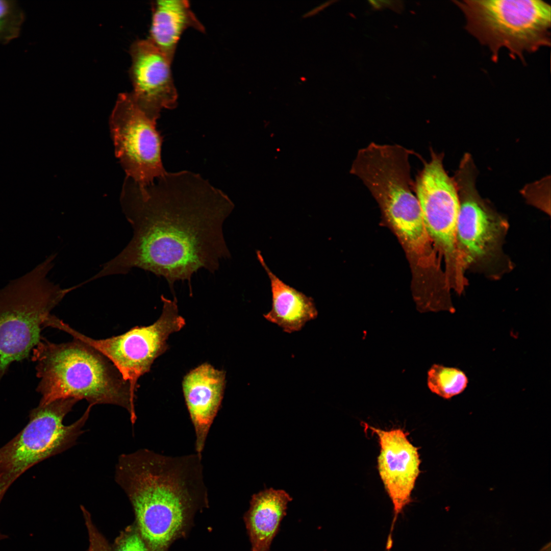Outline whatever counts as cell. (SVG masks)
<instances>
[{
    "mask_svg": "<svg viewBox=\"0 0 551 551\" xmlns=\"http://www.w3.org/2000/svg\"><path fill=\"white\" fill-rule=\"evenodd\" d=\"M120 203L132 238L94 280L139 268L164 278L171 290L176 282L188 281L192 294L193 273L201 268L214 273L231 257L223 224L234 205L198 174L167 172L146 186L127 177Z\"/></svg>",
    "mask_w": 551,
    "mask_h": 551,
    "instance_id": "1",
    "label": "cell"
},
{
    "mask_svg": "<svg viewBox=\"0 0 551 551\" xmlns=\"http://www.w3.org/2000/svg\"><path fill=\"white\" fill-rule=\"evenodd\" d=\"M115 480L132 503L137 529L150 551H167L207 498L202 455L197 453L171 457L140 449L123 454Z\"/></svg>",
    "mask_w": 551,
    "mask_h": 551,
    "instance_id": "2",
    "label": "cell"
},
{
    "mask_svg": "<svg viewBox=\"0 0 551 551\" xmlns=\"http://www.w3.org/2000/svg\"><path fill=\"white\" fill-rule=\"evenodd\" d=\"M32 352L39 379V405L68 398L85 399L92 407L116 405L124 408L135 423L136 397L128 382L97 350L77 339L56 343L42 337Z\"/></svg>",
    "mask_w": 551,
    "mask_h": 551,
    "instance_id": "3",
    "label": "cell"
},
{
    "mask_svg": "<svg viewBox=\"0 0 551 551\" xmlns=\"http://www.w3.org/2000/svg\"><path fill=\"white\" fill-rule=\"evenodd\" d=\"M55 258L52 254L0 289V382L11 363L30 355L42 338L52 311L73 290L48 278Z\"/></svg>",
    "mask_w": 551,
    "mask_h": 551,
    "instance_id": "4",
    "label": "cell"
},
{
    "mask_svg": "<svg viewBox=\"0 0 551 551\" xmlns=\"http://www.w3.org/2000/svg\"><path fill=\"white\" fill-rule=\"evenodd\" d=\"M466 18L465 29L487 46L494 62L506 48L524 63V54L550 45V5L541 0L453 1Z\"/></svg>",
    "mask_w": 551,
    "mask_h": 551,
    "instance_id": "5",
    "label": "cell"
},
{
    "mask_svg": "<svg viewBox=\"0 0 551 551\" xmlns=\"http://www.w3.org/2000/svg\"><path fill=\"white\" fill-rule=\"evenodd\" d=\"M78 401L68 398L39 405L30 412L25 427L0 448L1 497L31 467L76 444L92 407L89 405L77 420L65 425L64 417Z\"/></svg>",
    "mask_w": 551,
    "mask_h": 551,
    "instance_id": "6",
    "label": "cell"
},
{
    "mask_svg": "<svg viewBox=\"0 0 551 551\" xmlns=\"http://www.w3.org/2000/svg\"><path fill=\"white\" fill-rule=\"evenodd\" d=\"M461 167L456 180L460 202L457 251L465 272L469 270L498 280L513 268L504 249L509 224L479 195L466 164Z\"/></svg>",
    "mask_w": 551,
    "mask_h": 551,
    "instance_id": "7",
    "label": "cell"
},
{
    "mask_svg": "<svg viewBox=\"0 0 551 551\" xmlns=\"http://www.w3.org/2000/svg\"><path fill=\"white\" fill-rule=\"evenodd\" d=\"M443 158L442 154L431 149L430 160H422L414 191L434 247L444 260L447 282L456 288L467 281L456 243L459 196L456 180L445 171Z\"/></svg>",
    "mask_w": 551,
    "mask_h": 551,
    "instance_id": "8",
    "label": "cell"
},
{
    "mask_svg": "<svg viewBox=\"0 0 551 551\" xmlns=\"http://www.w3.org/2000/svg\"><path fill=\"white\" fill-rule=\"evenodd\" d=\"M163 309L160 317L148 326L135 327L126 333L110 338L95 339L74 330L55 317L52 328L59 329L97 350L108 359L128 382L136 397L138 381L150 370L152 365L167 348L170 334L180 331L185 324L179 314L177 299L161 296Z\"/></svg>",
    "mask_w": 551,
    "mask_h": 551,
    "instance_id": "9",
    "label": "cell"
},
{
    "mask_svg": "<svg viewBox=\"0 0 551 551\" xmlns=\"http://www.w3.org/2000/svg\"><path fill=\"white\" fill-rule=\"evenodd\" d=\"M156 124L137 107L130 93L119 94L110 118L115 155L127 177L141 186L167 173L161 160L162 137Z\"/></svg>",
    "mask_w": 551,
    "mask_h": 551,
    "instance_id": "10",
    "label": "cell"
},
{
    "mask_svg": "<svg viewBox=\"0 0 551 551\" xmlns=\"http://www.w3.org/2000/svg\"><path fill=\"white\" fill-rule=\"evenodd\" d=\"M375 434L380 445L378 470L393 506L394 517L387 545H392V533L397 516L412 501L411 494L420 474L421 460L418 448L400 428L383 430L364 423Z\"/></svg>",
    "mask_w": 551,
    "mask_h": 551,
    "instance_id": "11",
    "label": "cell"
},
{
    "mask_svg": "<svg viewBox=\"0 0 551 551\" xmlns=\"http://www.w3.org/2000/svg\"><path fill=\"white\" fill-rule=\"evenodd\" d=\"M130 53L132 98L137 107L156 122L162 109H172L177 105L172 62L147 38L134 41Z\"/></svg>",
    "mask_w": 551,
    "mask_h": 551,
    "instance_id": "12",
    "label": "cell"
},
{
    "mask_svg": "<svg viewBox=\"0 0 551 551\" xmlns=\"http://www.w3.org/2000/svg\"><path fill=\"white\" fill-rule=\"evenodd\" d=\"M225 372L208 363L190 371L182 382L184 396L195 433L196 453L202 455L210 427L222 400Z\"/></svg>",
    "mask_w": 551,
    "mask_h": 551,
    "instance_id": "13",
    "label": "cell"
},
{
    "mask_svg": "<svg viewBox=\"0 0 551 551\" xmlns=\"http://www.w3.org/2000/svg\"><path fill=\"white\" fill-rule=\"evenodd\" d=\"M257 259L267 273L270 283L271 309L263 315L287 333L300 331L307 322L316 319L318 311L312 297L287 285L267 266L260 251Z\"/></svg>",
    "mask_w": 551,
    "mask_h": 551,
    "instance_id": "14",
    "label": "cell"
},
{
    "mask_svg": "<svg viewBox=\"0 0 551 551\" xmlns=\"http://www.w3.org/2000/svg\"><path fill=\"white\" fill-rule=\"evenodd\" d=\"M152 21L147 39L171 62L180 39L187 29L204 32L205 27L186 0H161L152 4Z\"/></svg>",
    "mask_w": 551,
    "mask_h": 551,
    "instance_id": "15",
    "label": "cell"
},
{
    "mask_svg": "<svg viewBox=\"0 0 551 551\" xmlns=\"http://www.w3.org/2000/svg\"><path fill=\"white\" fill-rule=\"evenodd\" d=\"M292 498L285 491L265 489L252 496L244 522L252 551H269Z\"/></svg>",
    "mask_w": 551,
    "mask_h": 551,
    "instance_id": "16",
    "label": "cell"
},
{
    "mask_svg": "<svg viewBox=\"0 0 551 551\" xmlns=\"http://www.w3.org/2000/svg\"><path fill=\"white\" fill-rule=\"evenodd\" d=\"M468 383L466 375L458 368L434 364L428 372L429 389L444 399H449L462 393Z\"/></svg>",
    "mask_w": 551,
    "mask_h": 551,
    "instance_id": "17",
    "label": "cell"
},
{
    "mask_svg": "<svg viewBox=\"0 0 551 551\" xmlns=\"http://www.w3.org/2000/svg\"><path fill=\"white\" fill-rule=\"evenodd\" d=\"M25 13L16 1L0 0V45L9 43L20 35Z\"/></svg>",
    "mask_w": 551,
    "mask_h": 551,
    "instance_id": "18",
    "label": "cell"
},
{
    "mask_svg": "<svg viewBox=\"0 0 551 551\" xmlns=\"http://www.w3.org/2000/svg\"><path fill=\"white\" fill-rule=\"evenodd\" d=\"M113 551H150L137 529L122 533L117 539Z\"/></svg>",
    "mask_w": 551,
    "mask_h": 551,
    "instance_id": "19",
    "label": "cell"
},
{
    "mask_svg": "<svg viewBox=\"0 0 551 551\" xmlns=\"http://www.w3.org/2000/svg\"><path fill=\"white\" fill-rule=\"evenodd\" d=\"M87 523L89 536L88 551H110L106 540L93 527L90 519L87 521Z\"/></svg>",
    "mask_w": 551,
    "mask_h": 551,
    "instance_id": "20",
    "label": "cell"
},
{
    "mask_svg": "<svg viewBox=\"0 0 551 551\" xmlns=\"http://www.w3.org/2000/svg\"><path fill=\"white\" fill-rule=\"evenodd\" d=\"M332 2H334V1H329L325 2L320 4V5L318 6L317 7L314 8V9H312L310 11L306 13L303 16V17L306 18V17H310V16H313L314 15H315L318 12L322 10L323 9H324L325 8L327 7L330 5H331Z\"/></svg>",
    "mask_w": 551,
    "mask_h": 551,
    "instance_id": "21",
    "label": "cell"
},
{
    "mask_svg": "<svg viewBox=\"0 0 551 551\" xmlns=\"http://www.w3.org/2000/svg\"><path fill=\"white\" fill-rule=\"evenodd\" d=\"M368 2L371 7L375 10H380L383 8V6L380 1L370 0Z\"/></svg>",
    "mask_w": 551,
    "mask_h": 551,
    "instance_id": "22",
    "label": "cell"
},
{
    "mask_svg": "<svg viewBox=\"0 0 551 551\" xmlns=\"http://www.w3.org/2000/svg\"><path fill=\"white\" fill-rule=\"evenodd\" d=\"M2 499H3V498H1V497H0V503H1V500H2ZM6 537H7V536H5V535L2 534H1V533H0V540H2V539H5V538H6Z\"/></svg>",
    "mask_w": 551,
    "mask_h": 551,
    "instance_id": "23",
    "label": "cell"
}]
</instances>
